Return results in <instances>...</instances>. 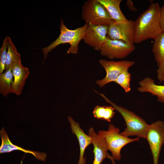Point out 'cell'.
Returning a JSON list of instances; mask_svg holds the SVG:
<instances>
[{"mask_svg":"<svg viewBox=\"0 0 164 164\" xmlns=\"http://www.w3.org/2000/svg\"><path fill=\"white\" fill-rule=\"evenodd\" d=\"M161 8L158 2L151 3L134 21L135 43L154 40L163 31L160 22Z\"/></svg>","mask_w":164,"mask_h":164,"instance_id":"6da1fadb","label":"cell"},{"mask_svg":"<svg viewBox=\"0 0 164 164\" xmlns=\"http://www.w3.org/2000/svg\"><path fill=\"white\" fill-rule=\"evenodd\" d=\"M94 91L102 97L106 102L113 107L123 117L126 127L122 132L120 133L121 135L127 137L136 136L139 138H146L149 125L143 119L132 111L118 105L103 94L98 93L95 90Z\"/></svg>","mask_w":164,"mask_h":164,"instance_id":"7a4b0ae2","label":"cell"},{"mask_svg":"<svg viewBox=\"0 0 164 164\" xmlns=\"http://www.w3.org/2000/svg\"><path fill=\"white\" fill-rule=\"evenodd\" d=\"M88 25L85 24L83 26L74 30L68 29L61 19L60 25V34L54 42L46 47L42 49L44 58H46L49 53L61 44L68 43L70 46L67 52L68 54H77L79 50V45L83 39Z\"/></svg>","mask_w":164,"mask_h":164,"instance_id":"3957f363","label":"cell"},{"mask_svg":"<svg viewBox=\"0 0 164 164\" xmlns=\"http://www.w3.org/2000/svg\"><path fill=\"white\" fill-rule=\"evenodd\" d=\"M81 15L88 25L108 26L113 20L104 6L97 0L85 1L82 7Z\"/></svg>","mask_w":164,"mask_h":164,"instance_id":"277c9868","label":"cell"},{"mask_svg":"<svg viewBox=\"0 0 164 164\" xmlns=\"http://www.w3.org/2000/svg\"><path fill=\"white\" fill-rule=\"evenodd\" d=\"M119 132L118 128L110 124L107 131L100 130L97 133L104 139L108 150L111 152V156L114 160L119 161L121 159V151L124 146L139 140V138L137 137L132 139L125 137L121 135Z\"/></svg>","mask_w":164,"mask_h":164,"instance_id":"5b68a950","label":"cell"},{"mask_svg":"<svg viewBox=\"0 0 164 164\" xmlns=\"http://www.w3.org/2000/svg\"><path fill=\"white\" fill-rule=\"evenodd\" d=\"M135 35V22L132 20L120 22L113 20L108 26L107 37L110 39L121 40L134 45Z\"/></svg>","mask_w":164,"mask_h":164,"instance_id":"8992f818","label":"cell"},{"mask_svg":"<svg viewBox=\"0 0 164 164\" xmlns=\"http://www.w3.org/2000/svg\"><path fill=\"white\" fill-rule=\"evenodd\" d=\"M99 62L106 72V76L104 78L98 80L96 81V84L100 87L109 83L114 82L120 74L128 70L129 68L135 64V62L128 60L115 61L101 59Z\"/></svg>","mask_w":164,"mask_h":164,"instance_id":"52a82bcc","label":"cell"},{"mask_svg":"<svg viewBox=\"0 0 164 164\" xmlns=\"http://www.w3.org/2000/svg\"><path fill=\"white\" fill-rule=\"evenodd\" d=\"M146 139L152 154L153 164H158L161 149L164 144V122L158 121L149 125Z\"/></svg>","mask_w":164,"mask_h":164,"instance_id":"ba28073f","label":"cell"},{"mask_svg":"<svg viewBox=\"0 0 164 164\" xmlns=\"http://www.w3.org/2000/svg\"><path fill=\"white\" fill-rule=\"evenodd\" d=\"M134 45L119 40L108 39L101 48V54L108 58L122 59L131 54L135 50Z\"/></svg>","mask_w":164,"mask_h":164,"instance_id":"9c48e42d","label":"cell"},{"mask_svg":"<svg viewBox=\"0 0 164 164\" xmlns=\"http://www.w3.org/2000/svg\"><path fill=\"white\" fill-rule=\"evenodd\" d=\"M108 26L88 25L83 40L94 50L100 51L108 39Z\"/></svg>","mask_w":164,"mask_h":164,"instance_id":"30bf717a","label":"cell"},{"mask_svg":"<svg viewBox=\"0 0 164 164\" xmlns=\"http://www.w3.org/2000/svg\"><path fill=\"white\" fill-rule=\"evenodd\" d=\"M68 119L70 126L73 134L76 136L80 147V156L77 164H85V158L84 157L85 151L87 147L92 144L91 137L85 133L81 128L79 124L75 121L70 116H69Z\"/></svg>","mask_w":164,"mask_h":164,"instance_id":"8fae6325","label":"cell"},{"mask_svg":"<svg viewBox=\"0 0 164 164\" xmlns=\"http://www.w3.org/2000/svg\"><path fill=\"white\" fill-rule=\"evenodd\" d=\"M88 135L91 137L94 149V160L93 164H101L107 158L108 148L104 139L95 132L91 127L88 131Z\"/></svg>","mask_w":164,"mask_h":164,"instance_id":"7c38bea8","label":"cell"},{"mask_svg":"<svg viewBox=\"0 0 164 164\" xmlns=\"http://www.w3.org/2000/svg\"><path fill=\"white\" fill-rule=\"evenodd\" d=\"M13 81L12 93L17 95L21 94L30 71L27 67L23 66L21 62L14 64L12 68Z\"/></svg>","mask_w":164,"mask_h":164,"instance_id":"4fadbf2b","label":"cell"},{"mask_svg":"<svg viewBox=\"0 0 164 164\" xmlns=\"http://www.w3.org/2000/svg\"><path fill=\"white\" fill-rule=\"evenodd\" d=\"M0 135L2 139V144L0 147V153L9 152L13 151L19 150L25 153L33 155L38 160L43 162L45 161L47 157L46 153L25 149L12 144L10 140L3 128H2L0 131Z\"/></svg>","mask_w":164,"mask_h":164,"instance_id":"5bb4252c","label":"cell"},{"mask_svg":"<svg viewBox=\"0 0 164 164\" xmlns=\"http://www.w3.org/2000/svg\"><path fill=\"white\" fill-rule=\"evenodd\" d=\"M138 90L141 92H148L156 96L158 101L164 103V85H157L154 80L149 77H145L139 83Z\"/></svg>","mask_w":164,"mask_h":164,"instance_id":"9a60e30c","label":"cell"},{"mask_svg":"<svg viewBox=\"0 0 164 164\" xmlns=\"http://www.w3.org/2000/svg\"><path fill=\"white\" fill-rule=\"evenodd\" d=\"M102 4L111 19L117 22H123L128 20L121 10L120 5L122 0H97Z\"/></svg>","mask_w":164,"mask_h":164,"instance_id":"2e32d148","label":"cell"},{"mask_svg":"<svg viewBox=\"0 0 164 164\" xmlns=\"http://www.w3.org/2000/svg\"><path fill=\"white\" fill-rule=\"evenodd\" d=\"M13 81L12 69H10L0 74V93L4 97L12 93Z\"/></svg>","mask_w":164,"mask_h":164,"instance_id":"e0dca14e","label":"cell"},{"mask_svg":"<svg viewBox=\"0 0 164 164\" xmlns=\"http://www.w3.org/2000/svg\"><path fill=\"white\" fill-rule=\"evenodd\" d=\"M19 62H21V55L18 52L10 38L8 37L5 69L7 70L12 69L13 65Z\"/></svg>","mask_w":164,"mask_h":164,"instance_id":"ac0fdd59","label":"cell"},{"mask_svg":"<svg viewBox=\"0 0 164 164\" xmlns=\"http://www.w3.org/2000/svg\"><path fill=\"white\" fill-rule=\"evenodd\" d=\"M152 51L158 66L164 60V31L154 39Z\"/></svg>","mask_w":164,"mask_h":164,"instance_id":"d6986e66","label":"cell"},{"mask_svg":"<svg viewBox=\"0 0 164 164\" xmlns=\"http://www.w3.org/2000/svg\"><path fill=\"white\" fill-rule=\"evenodd\" d=\"M115 110L112 106L97 105L94 107L92 113L95 118L110 122L115 114Z\"/></svg>","mask_w":164,"mask_h":164,"instance_id":"ffe728a7","label":"cell"},{"mask_svg":"<svg viewBox=\"0 0 164 164\" xmlns=\"http://www.w3.org/2000/svg\"><path fill=\"white\" fill-rule=\"evenodd\" d=\"M131 80V74L127 70L120 74L114 82L122 87L125 92L128 93L131 90L130 83Z\"/></svg>","mask_w":164,"mask_h":164,"instance_id":"44dd1931","label":"cell"},{"mask_svg":"<svg viewBox=\"0 0 164 164\" xmlns=\"http://www.w3.org/2000/svg\"><path fill=\"white\" fill-rule=\"evenodd\" d=\"M8 37L4 39L1 48L0 49V74L3 73L5 66L7 51Z\"/></svg>","mask_w":164,"mask_h":164,"instance_id":"7402d4cb","label":"cell"},{"mask_svg":"<svg viewBox=\"0 0 164 164\" xmlns=\"http://www.w3.org/2000/svg\"><path fill=\"white\" fill-rule=\"evenodd\" d=\"M158 67L156 70L157 79L160 83L164 82V60Z\"/></svg>","mask_w":164,"mask_h":164,"instance_id":"603a6c76","label":"cell"},{"mask_svg":"<svg viewBox=\"0 0 164 164\" xmlns=\"http://www.w3.org/2000/svg\"><path fill=\"white\" fill-rule=\"evenodd\" d=\"M160 22L162 29L163 31H164V4L161 8Z\"/></svg>","mask_w":164,"mask_h":164,"instance_id":"cb8c5ba5","label":"cell"},{"mask_svg":"<svg viewBox=\"0 0 164 164\" xmlns=\"http://www.w3.org/2000/svg\"><path fill=\"white\" fill-rule=\"evenodd\" d=\"M126 5L130 10L132 11H137V9L134 6L132 0H127Z\"/></svg>","mask_w":164,"mask_h":164,"instance_id":"d4e9b609","label":"cell"},{"mask_svg":"<svg viewBox=\"0 0 164 164\" xmlns=\"http://www.w3.org/2000/svg\"><path fill=\"white\" fill-rule=\"evenodd\" d=\"M107 158L109 159L111 161L112 164H116L114 160L113 159L111 155H110L108 153L107 154Z\"/></svg>","mask_w":164,"mask_h":164,"instance_id":"484cf974","label":"cell"}]
</instances>
